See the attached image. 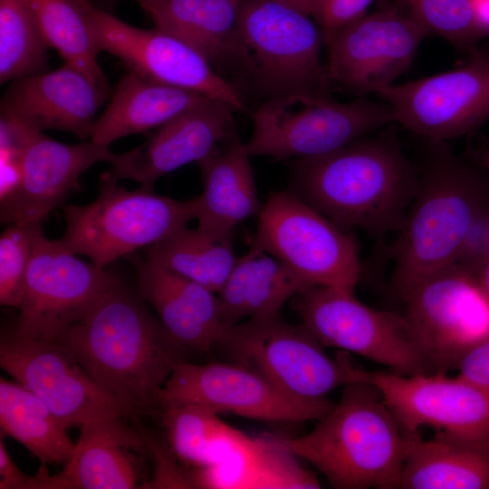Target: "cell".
<instances>
[{
    "label": "cell",
    "mask_w": 489,
    "mask_h": 489,
    "mask_svg": "<svg viewBox=\"0 0 489 489\" xmlns=\"http://www.w3.org/2000/svg\"><path fill=\"white\" fill-rule=\"evenodd\" d=\"M104 389L139 413L187 350L119 278L56 340Z\"/></svg>",
    "instance_id": "cell-1"
},
{
    "label": "cell",
    "mask_w": 489,
    "mask_h": 489,
    "mask_svg": "<svg viewBox=\"0 0 489 489\" xmlns=\"http://www.w3.org/2000/svg\"><path fill=\"white\" fill-rule=\"evenodd\" d=\"M288 190L345 231H398L416 193L418 168L395 132L365 136L330 154L292 159Z\"/></svg>",
    "instance_id": "cell-2"
},
{
    "label": "cell",
    "mask_w": 489,
    "mask_h": 489,
    "mask_svg": "<svg viewBox=\"0 0 489 489\" xmlns=\"http://www.w3.org/2000/svg\"><path fill=\"white\" fill-rule=\"evenodd\" d=\"M427 140L428 153L417 168V187L393 251L392 283L398 295L454 264L472 223L489 207V175L445 142Z\"/></svg>",
    "instance_id": "cell-3"
},
{
    "label": "cell",
    "mask_w": 489,
    "mask_h": 489,
    "mask_svg": "<svg viewBox=\"0 0 489 489\" xmlns=\"http://www.w3.org/2000/svg\"><path fill=\"white\" fill-rule=\"evenodd\" d=\"M276 438L317 468L334 488H399L406 434L369 382H347L340 402L308 434Z\"/></svg>",
    "instance_id": "cell-4"
},
{
    "label": "cell",
    "mask_w": 489,
    "mask_h": 489,
    "mask_svg": "<svg viewBox=\"0 0 489 489\" xmlns=\"http://www.w3.org/2000/svg\"><path fill=\"white\" fill-rule=\"evenodd\" d=\"M197 197L177 200L154 188L127 190L110 171L99 179V195L89 205L63 207L66 229L62 239L75 254L106 268L121 256L148 247L197 219Z\"/></svg>",
    "instance_id": "cell-5"
},
{
    "label": "cell",
    "mask_w": 489,
    "mask_h": 489,
    "mask_svg": "<svg viewBox=\"0 0 489 489\" xmlns=\"http://www.w3.org/2000/svg\"><path fill=\"white\" fill-rule=\"evenodd\" d=\"M395 122L385 101L359 97L350 102L303 93L267 98L254 113L245 142L251 157L311 158L334 152Z\"/></svg>",
    "instance_id": "cell-6"
},
{
    "label": "cell",
    "mask_w": 489,
    "mask_h": 489,
    "mask_svg": "<svg viewBox=\"0 0 489 489\" xmlns=\"http://www.w3.org/2000/svg\"><path fill=\"white\" fill-rule=\"evenodd\" d=\"M239 38L242 72L268 98L291 93L333 98L321 58L323 34L311 15L276 0H244Z\"/></svg>",
    "instance_id": "cell-7"
},
{
    "label": "cell",
    "mask_w": 489,
    "mask_h": 489,
    "mask_svg": "<svg viewBox=\"0 0 489 489\" xmlns=\"http://www.w3.org/2000/svg\"><path fill=\"white\" fill-rule=\"evenodd\" d=\"M213 350L302 399L325 398L350 381L345 354L331 359L302 324L290 323L281 313L253 317L218 331Z\"/></svg>",
    "instance_id": "cell-8"
},
{
    "label": "cell",
    "mask_w": 489,
    "mask_h": 489,
    "mask_svg": "<svg viewBox=\"0 0 489 489\" xmlns=\"http://www.w3.org/2000/svg\"><path fill=\"white\" fill-rule=\"evenodd\" d=\"M292 307L323 347L355 353L401 375L435 372L406 316L370 308L354 292L312 286L293 297Z\"/></svg>",
    "instance_id": "cell-9"
},
{
    "label": "cell",
    "mask_w": 489,
    "mask_h": 489,
    "mask_svg": "<svg viewBox=\"0 0 489 489\" xmlns=\"http://www.w3.org/2000/svg\"><path fill=\"white\" fill-rule=\"evenodd\" d=\"M253 246L310 287L354 292L361 264L353 238L289 190L271 193L258 214Z\"/></svg>",
    "instance_id": "cell-10"
},
{
    "label": "cell",
    "mask_w": 489,
    "mask_h": 489,
    "mask_svg": "<svg viewBox=\"0 0 489 489\" xmlns=\"http://www.w3.org/2000/svg\"><path fill=\"white\" fill-rule=\"evenodd\" d=\"M32 256L14 333L55 341L78 321L118 276L76 257L61 240H50L42 223L30 224Z\"/></svg>",
    "instance_id": "cell-11"
},
{
    "label": "cell",
    "mask_w": 489,
    "mask_h": 489,
    "mask_svg": "<svg viewBox=\"0 0 489 489\" xmlns=\"http://www.w3.org/2000/svg\"><path fill=\"white\" fill-rule=\"evenodd\" d=\"M398 296L435 372L455 369L462 356L489 336V298L477 275L457 264Z\"/></svg>",
    "instance_id": "cell-12"
},
{
    "label": "cell",
    "mask_w": 489,
    "mask_h": 489,
    "mask_svg": "<svg viewBox=\"0 0 489 489\" xmlns=\"http://www.w3.org/2000/svg\"><path fill=\"white\" fill-rule=\"evenodd\" d=\"M0 366L14 380L37 396L68 428L139 413L100 386L55 341L3 334Z\"/></svg>",
    "instance_id": "cell-13"
},
{
    "label": "cell",
    "mask_w": 489,
    "mask_h": 489,
    "mask_svg": "<svg viewBox=\"0 0 489 489\" xmlns=\"http://www.w3.org/2000/svg\"><path fill=\"white\" fill-rule=\"evenodd\" d=\"M429 32L394 4L366 14L324 39L331 83L359 97L395 83Z\"/></svg>",
    "instance_id": "cell-14"
},
{
    "label": "cell",
    "mask_w": 489,
    "mask_h": 489,
    "mask_svg": "<svg viewBox=\"0 0 489 489\" xmlns=\"http://www.w3.org/2000/svg\"><path fill=\"white\" fill-rule=\"evenodd\" d=\"M174 403L199 404L217 414L294 423L319 420L334 406L326 398L292 397L256 372L229 361L177 364L158 393L155 406Z\"/></svg>",
    "instance_id": "cell-15"
},
{
    "label": "cell",
    "mask_w": 489,
    "mask_h": 489,
    "mask_svg": "<svg viewBox=\"0 0 489 489\" xmlns=\"http://www.w3.org/2000/svg\"><path fill=\"white\" fill-rule=\"evenodd\" d=\"M376 95L392 106L395 122L427 139L465 136L489 120V47L474 49L460 67Z\"/></svg>",
    "instance_id": "cell-16"
},
{
    "label": "cell",
    "mask_w": 489,
    "mask_h": 489,
    "mask_svg": "<svg viewBox=\"0 0 489 489\" xmlns=\"http://www.w3.org/2000/svg\"><path fill=\"white\" fill-rule=\"evenodd\" d=\"M79 2L99 51L119 58L130 72L225 101L237 110L245 108L236 87L185 42L158 28L129 24L88 0Z\"/></svg>",
    "instance_id": "cell-17"
},
{
    "label": "cell",
    "mask_w": 489,
    "mask_h": 489,
    "mask_svg": "<svg viewBox=\"0 0 489 489\" xmlns=\"http://www.w3.org/2000/svg\"><path fill=\"white\" fill-rule=\"evenodd\" d=\"M350 381L372 384L403 429L421 427L489 438V393L445 372L406 376L368 371L350 364Z\"/></svg>",
    "instance_id": "cell-18"
},
{
    "label": "cell",
    "mask_w": 489,
    "mask_h": 489,
    "mask_svg": "<svg viewBox=\"0 0 489 489\" xmlns=\"http://www.w3.org/2000/svg\"><path fill=\"white\" fill-rule=\"evenodd\" d=\"M22 148V178L17 189L1 201V222L42 223L80 187L81 176L98 162H109V147L91 140L65 144L14 120L2 116Z\"/></svg>",
    "instance_id": "cell-19"
},
{
    "label": "cell",
    "mask_w": 489,
    "mask_h": 489,
    "mask_svg": "<svg viewBox=\"0 0 489 489\" xmlns=\"http://www.w3.org/2000/svg\"><path fill=\"white\" fill-rule=\"evenodd\" d=\"M236 110L225 101L209 98L158 128L138 147L112 153L111 172L119 179H131L153 189L163 175L208 156L235 129Z\"/></svg>",
    "instance_id": "cell-20"
},
{
    "label": "cell",
    "mask_w": 489,
    "mask_h": 489,
    "mask_svg": "<svg viewBox=\"0 0 489 489\" xmlns=\"http://www.w3.org/2000/svg\"><path fill=\"white\" fill-rule=\"evenodd\" d=\"M108 92L65 62L54 71L12 81L1 99V115L40 131H66L84 141Z\"/></svg>",
    "instance_id": "cell-21"
},
{
    "label": "cell",
    "mask_w": 489,
    "mask_h": 489,
    "mask_svg": "<svg viewBox=\"0 0 489 489\" xmlns=\"http://www.w3.org/2000/svg\"><path fill=\"white\" fill-rule=\"evenodd\" d=\"M139 278V294L168 334L185 350L210 353L220 326L216 292L149 259L128 255Z\"/></svg>",
    "instance_id": "cell-22"
},
{
    "label": "cell",
    "mask_w": 489,
    "mask_h": 489,
    "mask_svg": "<svg viewBox=\"0 0 489 489\" xmlns=\"http://www.w3.org/2000/svg\"><path fill=\"white\" fill-rule=\"evenodd\" d=\"M250 157L234 129L197 162L203 184L197 197V228L220 239H233L236 225L259 214Z\"/></svg>",
    "instance_id": "cell-23"
},
{
    "label": "cell",
    "mask_w": 489,
    "mask_h": 489,
    "mask_svg": "<svg viewBox=\"0 0 489 489\" xmlns=\"http://www.w3.org/2000/svg\"><path fill=\"white\" fill-rule=\"evenodd\" d=\"M244 0H145L156 28L198 52L222 75L242 72L239 19ZM223 76V75H222Z\"/></svg>",
    "instance_id": "cell-24"
},
{
    "label": "cell",
    "mask_w": 489,
    "mask_h": 489,
    "mask_svg": "<svg viewBox=\"0 0 489 489\" xmlns=\"http://www.w3.org/2000/svg\"><path fill=\"white\" fill-rule=\"evenodd\" d=\"M406 434L399 488L489 489V438L439 431L428 440Z\"/></svg>",
    "instance_id": "cell-25"
},
{
    "label": "cell",
    "mask_w": 489,
    "mask_h": 489,
    "mask_svg": "<svg viewBox=\"0 0 489 489\" xmlns=\"http://www.w3.org/2000/svg\"><path fill=\"white\" fill-rule=\"evenodd\" d=\"M123 418L82 426L74 451L55 475L60 489H130L139 480L133 451L147 446L145 436L129 428Z\"/></svg>",
    "instance_id": "cell-26"
},
{
    "label": "cell",
    "mask_w": 489,
    "mask_h": 489,
    "mask_svg": "<svg viewBox=\"0 0 489 489\" xmlns=\"http://www.w3.org/2000/svg\"><path fill=\"white\" fill-rule=\"evenodd\" d=\"M192 488H321L317 478L276 437H251L244 433L221 460L195 467Z\"/></svg>",
    "instance_id": "cell-27"
},
{
    "label": "cell",
    "mask_w": 489,
    "mask_h": 489,
    "mask_svg": "<svg viewBox=\"0 0 489 489\" xmlns=\"http://www.w3.org/2000/svg\"><path fill=\"white\" fill-rule=\"evenodd\" d=\"M207 99L129 72L117 82L106 109L95 120L90 140L109 147L123 137L158 129Z\"/></svg>",
    "instance_id": "cell-28"
},
{
    "label": "cell",
    "mask_w": 489,
    "mask_h": 489,
    "mask_svg": "<svg viewBox=\"0 0 489 489\" xmlns=\"http://www.w3.org/2000/svg\"><path fill=\"white\" fill-rule=\"evenodd\" d=\"M310 286L281 261L254 246L236 257L217 292L220 305L219 330L249 317L281 313L290 299Z\"/></svg>",
    "instance_id": "cell-29"
},
{
    "label": "cell",
    "mask_w": 489,
    "mask_h": 489,
    "mask_svg": "<svg viewBox=\"0 0 489 489\" xmlns=\"http://www.w3.org/2000/svg\"><path fill=\"white\" fill-rule=\"evenodd\" d=\"M0 426L4 435L24 445L42 464L66 463L75 444L67 427L33 392L16 382L0 379Z\"/></svg>",
    "instance_id": "cell-30"
},
{
    "label": "cell",
    "mask_w": 489,
    "mask_h": 489,
    "mask_svg": "<svg viewBox=\"0 0 489 489\" xmlns=\"http://www.w3.org/2000/svg\"><path fill=\"white\" fill-rule=\"evenodd\" d=\"M146 258L216 294L236 260L233 239H220L187 225L148 246Z\"/></svg>",
    "instance_id": "cell-31"
},
{
    "label": "cell",
    "mask_w": 489,
    "mask_h": 489,
    "mask_svg": "<svg viewBox=\"0 0 489 489\" xmlns=\"http://www.w3.org/2000/svg\"><path fill=\"white\" fill-rule=\"evenodd\" d=\"M158 408L170 450L194 468L221 460L243 435L199 404L174 403Z\"/></svg>",
    "instance_id": "cell-32"
},
{
    "label": "cell",
    "mask_w": 489,
    "mask_h": 489,
    "mask_svg": "<svg viewBox=\"0 0 489 489\" xmlns=\"http://www.w3.org/2000/svg\"><path fill=\"white\" fill-rule=\"evenodd\" d=\"M34 14L51 48L66 63L84 72L109 91L106 76L99 64L100 53L79 0H23Z\"/></svg>",
    "instance_id": "cell-33"
},
{
    "label": "cell",
    "mask_w": 489,
    "mask_h": 489,
    "mask_svg": "<svg viewBox=\"0 0 489 489\" xmlns=\"http://www.w3.org/2000/svg\"><path fill=\"white\" fill-rule=\"evenodd\" d=\"M50 45L23 0H0V82L43 72Z\"/></svg>",
    "instance_id": "cell-34"
},
{
    "label": "cell",
    "mask_w": 489,
    "mask_h": 489,
    "mask_svg": "<svg viewBox=\"0 0 489 489\" xmlns=\"http://www.w3.org/2000/svg\"><path fill=\"white\" fill-rule=\"evenodd\" d=\"M416 22L453 44L473 51L483 37L479 33L468 0H392Z\"/></svg>",
    "instance_id": "cell-35"
},
{
    "label": "cell",
    "mask_w": 489,
    "mask_h": 489,
    "mask_svg": "<svg viewBox=\"0 0 489 489\" xmlns=\"http://www.w3.org/2000/svg\"><path fill=\"white\" fill-rule=\"evenodd\" d=\"M32 256L29 225L11 224L0 236V303L19 308Z\"/></svg>",
    "instance_id": "cell-36"
},
{
    "label": "cell",
    "mask_w": 489,
    "mask_h": 489,
    "mask_svg": "<svg viewBox=\"0 0 489 489\" xmlns=\"http://www.w3.org/2000/svg\"><path fill=\"white\" fill-rule=\"evenodd\" d=\"M374 0H315L312 17L323 38L360 18Z\"/></svg>",
    "instance_id": "cell-37"
},
{
    "label": "cell",
    "mask_w": 489,
    "mask_h": 489,
    "mask_svg": "<svg viewBox=\"0 0 489 489\" xmlns=\"http://www.w3.org/2000/svg\"><path fill=\"white\" fill-rule=\"evenodd\" d=\"M0 200L8 198L22 178V148L8 122L0 120Z\"/></svg>",
    "instance_id": "cell-38"
},
{
    "label": "cell",
    "mask_w": 489,
    "mask_h": 489,
    "mask_svg": "<svg viewBox=\"0 0 489 489\" xmlns=\"http://www.w3.org/2000/svg\"><path fill=\"white\" fill-rule=\"evenodd\" d=\"M489 255V207L472 223L455 264L477 274Z\"/></svg>",
    "instance_id": "cell-39"
},
{
    "label": "cell",
    "mask_w": 489,
    "mask_h": 489,
    "mask_svg": "<svg viewBox=\"0 0 489 489\" xmlns=\"http://www.w3.org/2000/svg\"><path fill=\"white\" fill-rule=\"evenodd\" d=\"M0 436V489H59L55 475H50L43 464L35 475H25L9 455Z\"/></svg>",
    "instance_id": "cell-40"
},
{
    "label": "cell",
    "mask_w": 489,
    "mask_h": 489,
    "mask_svg": "<svg viewBox=\"0 0 489 489\" xmlns=\"http://www.w3.org/2000/svg\"><path fill=\"white\" fill-rule=\"evenodd\" d=\"M455 369L456 376L489 393V336L470 348Z\"/></svg>",
    "instance_id": "cell-41"
},
{
    "label": "cell",
    "mask_w": 489,
    "mask_h": 489,
    "mask_svg": "<svg viewBox=\"0 0 489 489\" xmlns=\"http://www.w3.org/2000/svg\"><path fill=\"white\" fill-rule=\"evenodd\" d=\"M475 24L481 34H489V0H468Z\"/></svg>",
    "instance_id": "cell-42"
},
{
    "label": "cell",
    "mask_w": 489,
    "mask_h": 489,
    "mask_svg": "<svg viewBox=\"0 0 489 489\" xmlns=\"http://www.w3.org/2000/svg\"><path fill=\"white\" fill-rule=\"evenodd\" d=\"M312 16L315 0H276Z\"/></svg>",
    "instance_id": "cell-43"
},
{
    "label": "cell",
    "mask_w": 489,
    "mask_h": 489,
    "mask_svg": "<svg viewBox=\"0 0 489 489\" xmlns=\"http://www.w3.org/2000/svg\"><path fill=\"white\" fill-rule=\"evenodd\" d=\"M476 275L483 290L489 298V255Z\"/></svg>",
    "instance_id": "cell-44"
},
{
    "label": "cell",
    "mask_w": 489,
    "mask_h": 489,
    "mask_svg": "<svg viewBox=\"0 0 489 489\" xmlns=\"http://www.w3.org/2000/svg\"><path fill=\"white\" fill-rule=\"evenodd\" d=\"M485 164L489 171V149L487 150L486 156H485Z\"/></svg>",
    "instance_id": "cell-45"
},
{
    "label": "cell",
    "mask_w": 489,
    "mask_h": 489,
    "mask_svg": "<svg viewBox=\"0 0 489 489\" xmlns=\"http://www.w3.org/2000/svg\"><path fill=\"white\" fill-rule=\"evenodd\" d=\"M135 1H137L139 4V3H141V2H143L145 0H135Z\"/></svg>",
    "instance_id": "cell-46"
}]
</instances>
